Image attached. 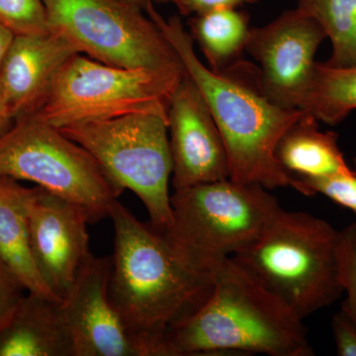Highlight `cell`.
I'll return each mask as SVG.
<instances>
[{
  "label": "cell",
  "mask_w": 356,
  "mask_h": 356,
  "mask_svg": "<svg viewBox=\"0 0 356 356\" xmlns=\"http://www.w3.org/2000/svg\"><path fill=\"white\" fill-rule=\"evenodd\" d=\"M145 11L177 51L216 122L228 153L229 178L268 191L292 187L275 149L281 137L306 112L271 102L262 88L257 65L242 58L222 72H213L198 58L193 39L179 17L165 19L154 3Z\"/></svg>",
  "instance_id": "obj_1"
},
{
  "label": "cell",
  "mask_w": 356,
  "mask_h": 356,
  "mask_svg": "<svg viewBox=\"0 0 356 356\" xmlns=\"http://www.w3.org/2000/svg\"><path fill=\"white\" fill-rule=\"evenodd\" d=\"M109 218L115 231L112 305L140 356H165L168 336L210 296L213 276L184 266L163 236L118 200Z\"/></svg>",
  "instance_id": "obj_2"
},
{
  "label": "cell",
  "mask_w": 356,
  "mask_h": 356,
  "mask_svg": "<svg viewBox=\"0 0 356 356\" xmlns=\"http://www.w3.org/2000/svg\"><path fill=\"white\" fill-rule=\"evenodd\" d=\"M313 356L303 318L232 257L213 273V289L168 336L165 356Z\"/></svg>",
  "instance_id": "obj_3"
},
{
  "label": "cell",
  "mask_w": 356,
  "mask_h": 356,
  "mask_svg": "<svg viewBox=\"0 0 356 356\" xmlns=\"http://www.w3.org/2000/svg\"><path fill=\"white\" fill-rule=\"evenodd\" d=\"M172 222L158 232L187 268L213 273L252 247L283 208L268 189L231 178L175 189Z\"/></svg>",
  "instance_id": "obj_4"
},
{
  "label": "cell",
  "mask_w": 356,
  "mask_h": 356,
  "mask_svg": "<svg viewBox=\"0 0 356 356\" xmlns=\"http://www.w3.org/2000/svg\"><path fill=\"white\" fill-rule=\"evenodd\" d=\"M339 248V231L330 222L282 209L257 242L232 259L304 320L343 294Z\"/></svg>",
  "instance_id": "obj_5"
},
{
  "label": "cell",
  "mask_w": 356,
  "mask_h": 356,
  "mask_svg": "<svg viewBox=\"0 0 356 356\" xmlns=\"http://www.w3.org/2000/svg\"><path fill=\"white\" fill-rule=\"evenodd\" d=\"M184 69H131L76 54L56 74L35 113L56 128L70 124L154 114L168 120L170 102Z\"/></svg>",
  "instance_id": "obj_6"
},
{
  "label": "cell",
  "mask_w": 356,
  "mask_h": 356,
  "mask_svg": "<svg viewBox=\"0 0 356 356\" xmlns=\"http://www.w3.org/2000/svg\"><path fill=\"white\" fill-rule=\"evenodd\" d=\"M0 175L76 204L89 222L109 217L124 191L92 154L34 114L16 119L0 138Z\"/></svg>",
  "instance_id": "obj_7"
},
{
  "label": "cell",
  "mask_w": 356,
  "mask_h": 356,
  "mask_svg": "<svg viewBox=\"0 0 356 356\" xmlns=\"http://www.w3.org/2000/svg\"><path fill=\"white\" fill-rule=\"evenodd\" d=\"M58 129L92 154L124 191L130 189L140 198L154 231L170 226L172 209L168 181L172 159L168 119L133 114Z\"/></svg>",
  "instance_id": "obj_8"
},
{
  "label": "cell",
  "mask_w": 356,
  "mask_h": 356,
  "mask_svg": "<svg viewBox=\"0 0 356 356\" xmlns=\"http://www.w3.org/2000/svg\"><path fill=\"white\" fill-rule=\"evenodd\" d=\"M49 30L79 54L131 69H184L146 11L130 0H43Z\"/></svg>",
  "instance_id": "obj_9"
},
{
  "label": "cell",
  "mask_w": 356,
  "mask_h": 356,
  "mask_svg": "<svg viewBox=\"0 0 356 356\" xmlns=\"http://www.w3.org/2000/svg\"><path fill=\"white\" fill-rule=\"evenodd\" d=\"M325 39L323 28L298 8L250 28L245 51L259 63L261 86L271 102L301 108L317 64L316 53Z\"/></svg>",
  "instance_id": "obj_10"
},
{
  "label": "cell",
  "mask_w": 356,
  "mask_h": 356,
  "mask_svg": "<svg viewBox=\"0 0 356 356\" xmlns=\"http://www.w3.org/2000/svg\"><path fill=\"white\" fill-rule=\"evenodd\" d=\"M27 208L35 266L47 287L63 302L91 257L88 215L40 186L32 187Z\"/></svg>",
  "instance_id": "obj_11"
},
{
  "label": "cell",
  "mask_w": 356,
  "mask_h": 356,
  "mask_svg": "<svg viewBox=\"0 0 356 356\" xmlns=\"http://www.w3.org/2000/svg\"><path fill=\"white\" fill-rule=\"evenodd\" d=\"M175 189L229 178L228 153L203 96L185 72L168 110Z\"/></svg>",
  "instance_id": "obj_12"
},
{
  "label": "cell",
  "mask_w": 356,
  "mask_h": 356,
  "mask_svg": "<svg viewBox=\"0 0 356 356\" xmlns=\"http://www.w3.org/2000/svg\"><path fill=\"white\" fill-rule=\"evenodd\" d=\"M112 257L91 254L63 301L74 356H140L112 305Z\"/></svg>",
  "instance_id": "obj_13"
},
{
  "label": "cell",
  "mask_w": 356,
  "mask_h": 356,
  "mask_svg": "<svg viewBox=\"0 0 356 356\" xmlns=\"http://www.w3.org/2000/svg\"><path fill=\"white\" fill-rule=\"evenodd\" d=\"M79 54L55 32L15 36L0 67V95L14 120L35 113L63 65Z\"/></svg>",
  "instance_id": "obj_14"
},
{
  "label": "cell",
  "mask_w": 356,
  "mask_h": 356,
  "mask_svg": "<svg viewBox=\"0 0 356 356\" xmlns=\"http://www.w3.org/2000/svg\"><path fill=\"white\" fill-rule=\"evenodd\" d=\"M62 303L27 291L0 327V356H74Z\"/></svg>",
  "instance_id": "obj_15"
},
{
  "label": "cell",
  "mask_w": 356,
  "mask_h": 356,
  "mask_svg": "<svg viewBox=\"0 0 356 356\" xmlns=\"http://www.w3.org/2000/svg\"><path fill=\"white\" fill-rule=\"evenodd\" d=\"M317 119L306 113L281 137L275 156L290 177L322 178L355 175L339 147L336 133L322 132Z\"/></svg>",
  "instance_id": "obj_16"
},
{
  "label": "cell",
  "mask_w": 356,
  "mask_h": 356,
  "mask_svg": "<svg viewBox=\"0 0 356 356\" xmlns=\"http://www.w3.org/2000/svg\"><path fill=\"white\" fill-rule=\"evenodd\" d=\"M31 191L19 180L0 175V261L17 275L28 291L62 302L44 284L33 259L27 208Z\"/></svg>",
  "instance_id": "obj_17"
},
{
  "label": "cell",
  "mask_w": 356,
  "mask_h": 356,
  "mask_svg": "<svg viewBox=\"0 0 356 356\" xmlns=\"http://www.w3.org/2000/svg\"><path fill=\"white\" fill-rule=\"evenodd\" d=\"M188 24L189 34L207 60L208 67L216 72L241 60L252 28L248 14L238 8L196 14Z\"/></svg>",
  "instance_id": "obj_18"
},
{
  "label": "cell",
  "mask_w": 356,
  "mask_h": 356,
  "mask_svg": "<svg viewBox=\"0 0 356 356\" xmlns=\"http://www.w3.org/2000/svg\"><path fill=\"white\" fill-rule=\"evenodd\" d=\"M300 109L327 125L343 122L356 110V65L332 67L317 62Z\"/></svg>",
  "instance_id": "obj_19"
},
{
  "label": "cell",
  "mask_w": 356,
  "mask_h": 356,
  "mask_svg": "<svg viewBox=\"0 0 356 356\" xmlns=\"http://www.w3.org/2000/svg\"><path fill=\"white\" fill-rule=\"evenodd\" d=\"M296 8L315 20L331 41L327 65H356V0H298Z\"/></svg>",
  "instance_id": "obj_20"
},
{
  "label": "cell",
  "mask_w": 356,
  "mask_h": 356,
  "mask_svg": "<svg viewBox=\"0 0 356 356\" xmlns=\"http://www.w3.org/2000/svg\"><path fill=\"white\" fill-rule=\"evenodd\" d=\"M0 25L14 36H41L50 32L43 0H0Z\"/></svg>",
  "instance_id": "obj_21"
},
{
  "label": "cell",
  "mask_w": 356,
  "mask_h": 356,
  "mask_svg": "<svg viewBox=\"0 0 356 356\" xmlns=\"http://www.w3.org/2000/svg\"><path fill=\"white\" fill-rule=\"evenodd\" d=\"M292 188L306 196L321 194L356 213V172L350 175L311 178L291 177Z\"/></svg>",
  "instance_id": "obj_22"
},
{
  "label": "cell",
  "mask_w": 356,
  "mask_h": 356,
  "mask_svg": "<svg viewBox=\"0 0 356 356\" xmlns=\"http://www.w3.org/2000/svg\"><path fill=\"white\" fill-rule=\"evenodd\" d=\"M339 270L346 294L341 310L356 324V222L339 231Z\"/></svg>",
  "instance_id": "obj_23"
},
{
  "label": "cell",
  "mask_w": 356,
  "mask_h": 356,
  "mask_svg": "<svg viewBox=\"0 0 356 356\" xmlns=\"http://www.w3.org/2000/svg\"><path fill=\"white\" fill-rule=\"evenodd\" d=\"M27 291L17 275L0 261V327L6 324Z\"/></svg>",
  "instance_id": "obj_24"
},
{
  "label": "cell",
  "mask_w": 356,
  "mask_h": 356,
  "mask_svg": "<svg viewBox=\"0 0 356 356\" xmlns=\"http://www.w3.org/2000/svg\"><path fill=\"white\" fill-rule=\"evenodd\" d=\"M332 329L337 355L356 356V324L341 309L332 318Z\"/></svg>",
  "instance_id": "obj_25"
},
{
  "label": "cell",
  "mask_w": 356,
  "mask_h": 356,
  "mask_svg": "<svg viewBox=\"0 0 356 356\" xmlns=\"http://www.w3.org/2000/svg\"><path fill=\"white\" fill-rule=\"evenodd\" d=\"M257 1L259 0H175L173 4L181 15L193 16L215 9L238 8Z\"/></svg>",
  "instance_id": "obj_26"
},
{
  "label": "cell",
  "mask_w": 356,
  "mask_h": 356,
  "mask_svg": "<svg viewBox=\"0 0 356 356\" xmlns=\"http://www.w3.org/2000/svg\"><path fill=\"white\" fill-rule=\"evenodd\" d=\"M14 121L15 120H14L13 115L7 109L6 103H4L1 95H0V138L10 129Z\"/></svg>",
  "instance_id": "obj_27"
},
{
  "label": "cell",
  "mask_w": 356,
  "mask_h": 356,
  "mask_svg": "<svg viewBox=\"0 0 356 356\" xmlns=\"http://www.w3.org/2000/svg\"><path fill=\"white\" fill-rule=\"evenodd\" d=\"M14 35L6 28L0 25V67H1L2 63L7 55L9 48L14 39Z\"/></svg>",
  "instance_id": "obj_28"
},
{
  "label": "cell",
  "mask_w": 356,
  "mask_h": 356,
  "mask_svg": "<svg viewBox=\"0 0 356 356\" xmlns=\"http://www.w3.org/2000/svg\"><path fill=\"white\" fill-rule=\"evenodd\" d=\"M130 1L134 2V3L138 4V6H140L142 7L143 9L146 8L147 6H149V3H154L153 0H130Z\"/></svg>",
  "instance_id": "obj_29"
},
{
  "label": "cell",
  "mask_w": 356,
  "mask_h": 356,
  "mask_svg": "<svg viewBox=\"0 0 356 356\" xmlns=\"http://www.w3.org/2000/svg\"><path fill=\"white\" fill-rule=\"evenodd\" d=\"M154 2H158V3H172L175 1V0H153Z\"/></svg>",
  "instance_id": "obj_30"
},
{
  "label": "cell",
  "mask_w": 356,
  "mask_h": 356,
  "mask_svg": "<svg viewBox=\"0 0 356 356\" xmlns=\"http://www.w3.org/2000/svg\"><path fill=\"white\" fill-rule=\"evenodd\" d=\"M353 166H355V168H353V170H355L356 172V156L355 159H353Z\"/></svg>",
  "instance_id": "obj_31"
}]
</instances>
